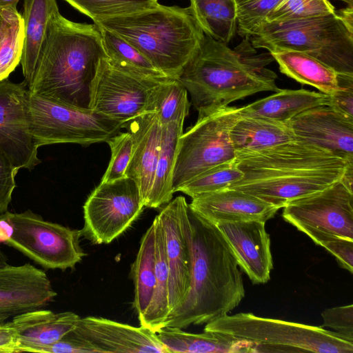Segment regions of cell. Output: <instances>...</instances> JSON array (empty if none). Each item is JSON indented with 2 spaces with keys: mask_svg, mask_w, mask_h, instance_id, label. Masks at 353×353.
Returning <instances> with one entry per match:
<instances>
[{
  "mask_svg": "<svg viewBox=\"0 0 353 353\" xmlns=\"http://www.w3.org/2000/svg\"><path fill=\"white\" fill-rule=\"evenodd\" d=\"M280 72L302 83L313 86L321 92L331 94L338 88L339 74L318 59L300 51L281 50L270 52Z\"/></svg>",
  "mask_w": 353,
  "mask_h": 353,
  "instance_id": "83f0119b",
  "label": "cell"
},
{
  "mask_svg": "<svg viewBox=\"0 0 353 353\" xmlns=\"http://www.w3.org/2000/svg\"><path fill=\"white\" fill-rule=\"evenodd\" d=\"M19 0H0V8H17Z\"/></svg>",
  "mask_w": 353,
  "mask_h": 353,
  "instance_id": "7dc6e473",
  "label": "cell"
},
{
  "mask_svg": "<svg viewBox=\"0 0 353 353\" xmlns=\"http://www.w3.org/2000/svg\"><path fill=\"white\" fill-rule=\"evenodd\" d=\"M8 263V257L1 250L0 247V268L6 265Z\"/></svg>",
  "mask_w": 353,
  "mask_h": 353,
  "instance_id": "c3c4849f",
  "label": "cell"
},
{
  "mask_svg": "<svg viewBox=\"0 0 353 353\" xmlns=\"http://www.w3.org/2000/svg\"><path fill=\"white\" fill-rule=\"evenodd\" d=\"M0 352H17L14 334L10 321L0 324Z\"/></svg>",
  "mask_w": 353,
  "mask_h": 353,
  "instance_id": "f6af8a7d",
  "label": "cell"
},
{
  "mask_svg": "<svg viewBox=\"0 0 353 353\" xmlns=\"http://www.w3.org/2000/svg\"><path fill=\"white\" fill-rule=\"evenodd\" d=\"M204 331L214 332L254 345L253 352L352 353L353 341L322 327L252 313L228 314L206 323Z\"/></svg>",
  "mask_w": 353,
  "mask_h": 353,
  "instance_id": "52a82bcc",
  "label": "cell"
},
{
  "mask_svg": "<svg viewBox=\"0 0 353 353\" xmlns=\"http://www.w3.org/2000/svg\"><path fill=\"white\" fill-rule=\"evenodd\" d=\"M23 38V20L17 9L0 8V81L20 63Z\"/></svg>",
  "mask_w": 353,
  "mask_h": 353,
  "instance_id": "1f68e13d",
  "label": "cell"
},
{
  "mask_svg": "<svg viewBox=\"0 0 353 353\" xmlns=\"http://www.w3.org/2000/svg\"><path fill=\"white\" fill-rule=\"evenodd\" d=\"M105 57L100 29L94 23L70 21L59 11L51 18L28 90L48 99L88 108L90 83Z\"/></svg>",
  "mask_w": 353,
  "mask_h": 353,
  "instance_id": "277c9868",
  "label": "cell"
},
{
  "mask_svg": "<svg viewBox=\"0 0 353 353\" xmlns=\"http://www.w3.org/2000/svg\"><path fill=\"white\" fill-rule=\"evenodd\" d=\"M242 177L243 173L234 161L224 163L196 176L179 187L176 192H183L192 198L203 193L227 188Z\"/></svg>",
  "mask_w": 353,
  "mask_h": 353,
  "instance_id": "d590c367",
  "label": "cell"
},
{
  "mask_svg": "<svg viewBox=\"0 0 353 353\" xmlns=\"http://www.w3.org/2000/svg\"><path fill=\"white\" fill-rule=\"evenodd\" d=\"M348 30L353 32V7L347 6L336 11Z\"/></svg>",
  "mask_w": 353,
  "mask_h": 353,
  "instance_id": "bcb514c9",
  "label": "cell"
},
{
  "mask_svg": "<svg viewBox=\"0 0 353 353\" xmlns=\"http://www.w3.org/2000/svg\"><path fill=\"white\" fill-rule=\"evenodd\" d=\"M31 133L38 148L56 143L88 145L106 141L125 123L111 119L89 108L70 105L27 91Z\"/></svg>",
  "mask_w": 353,
  "mask_h": 353,
  "instance_id": "9c48e42d",
  "label": "cell"
},
{
  "mask_svg": "<svg viewBox=\"0 0 353 353\" xmlns=\"http://www.w3.org/2000/svg\"><path fill=\"white\" fill-rule=\"evenodd\" d=\"M188 215L192 255L190 289L163 327L183 329L207 323L227 314L245 296L237 261L221 232L190 207Z\"/></svg>",
  "mask_w": 353,
  "mask_h": 353,
  "instance_id": "7a4b0ae2",
  "label": "cell"
},
{
  "mask_svg": "<svg viewBox=\"0 0 353 353\" xmlns=\"http://www.w3.org/2000/svg\"><path fill=\"white\" fill-rule=\"evenodd\" d=\"M327 97V105L353 117V74H339L338 88Z\"/></svg>",
  "mask_w": 353,
  "mask_h": 353,
  "instance_id": "b9f144b4",
  "label": "cell"
},
{
  "mask_svg": "<svg viewBox=\"0 0 353 353\" xmlns=\"http://www.w3.org/2000/svg\"><path fill=\"white\" fill-rule=\"evenodd\" d=\"M99 29L108 60L112 65L139 76L155 79L168 78L121 37L107 30Z\"/></svg>",
  "mask_w": 353,
  "mask_h": 353,
  "instance_id": "d6a6232c",
  "label": "cell"
},
{
  "mask_svg": "<svg viewBox=\"0 0 353 353\" xmlns=\"http://www.w3.org/2000/svg\"><path fill=\"white\" fill-rule=\"evenodd\" d=\"M144 207L139 188L132 179L100 182L83 205L81 236L93 244H108L132 225Z\"/></svg>",
  "mask_w": 353,
  "mask_h": 353,
  "instance_id": "4fadbf2b",
  "label": "cell"
},
{
  "mask_svg": "<svg viewBox=\"0 0 353 353\" xmlns=\"http://www.w3.org/2000/svg\"><path fill=\"white\" fill-rule=\"evenodd\" d=\"M321 316L324 327L332 328L344 339L353 341L352 304L327 309Z\"/></svg>",
  "mask_w": 353,
  "mask_h": 353,
  "instance_id": "ab89813d",
  "label": "cell"
},
{
  "mask_svg": "<svg viewBox=\"0 0 353 353\" xmlns=\"http://www.w3.org/2000/svg\"><path fill=\"white\" fill-rule=\"evenodd\" d=\"M249 40L254 48L304 52L341 74H353V32L334 13L281 22L263 21Z\"/></svg>",
  "mask_w": 353,
  "mask_h": 353,
  "instance_id": "8992f818",
  "label": "cell"
},
{
  "mask_svg": "<svg viewBox=\"0 0 353 353\" xmlns=\"http://www.w3.org/2000/svg\"><path fill=\"white\" fill-rule=\"evenodd\" d=\"M204 34L228 44L237 32L236 0H190Z\"/></svg>",
  "mask_w": 353,
  "mask_h": 353,
  "instance_id": "4dcf8cb0",
  "label": "cell"
},
{
  "mask_svg": "<svg viewBox=\"0 0 353 353\" xmlns=\"http://www.w3.org/2000/svg\"><path fill=\"white\" fill-rule=\"evenodd\" d=\"M283 0H236L237 32L249 39L256 28Z\"/></svg>",
  "mask_w": 353,
  "mask_h": 353,
  "instance_id": "74e56055",
  "label": "cell"
},
{
  "mask_svg": "<svg viewBox=\"0 0 353 353\" xmlns=\"http://www.w3.org/2000/svg\"><path fill=\"white\" fill-rule=\"evenodd\" d=\"M188 208L185 197L178 196L158 214L165 235L170 274L169 314L183 303L190 285L192 255Z\"/></svg>",
  "mask_w": 353,
  "mask_h": 353,
  "instance_id": "5bb4252c",
  "label": "cell"
},
{
  "mask_svg": "<svg viewBox=\"0 0 353 353\" xmlns=\"http://www.w3.org/2000/svg\"><path fill=\"white\" fill-rule=\"evenodd\" d=\"M241 108L225 106L198 110L196 123L183 133L173 173V190L201 173L234 161L236 151L230 130L240 117Z\"/></svg>",
  "mask_w": 353,
  "mask_h": 353,
  "instance_id": "30bf717a",
  "label": "cell"
},
{
  "mask_svg": "<svg viewBox=\"0 0 353 353\" xmlns=\"http://www.w3.org/2000/svg\"><path fill=\"white\" fill-rule=\"evenodd\" d=\"M339 1L345 2L349 7H353V0H339Z\"/></svg>",
  "mask_w": 353,
  "mask_h": 353,
  "instance_id": "681fc988",
  "label": "cell"
},
{
  "mask_svg": "<svg viewBox=\"0 0 353 353\" xmlns=\"http://www.w3.org/2000/svg\"><path fill=\"white\" fill-rule=\"evenodd\" d=\"M59 8L56 0H24V38L20 63L28 88L33 79L52 17Z\"/></svg>",
  "mask_w": 353,
  "mask_h": 353,
  "instance_id": "cb8c5ba5",
  "label": "cell"
},
{
  "mask_svg": "<svg viewBox=\"0 0 353 353\" xmlns=\"http://www.w3.org/2000/svg\"><path fill=\"white\" fill-rule=\"evenodd\" d=\"M188 205L214 225L249 221L266 222L279 210L254 195L230 188L198 194Z\"/></svg>",
  "mask_w": 353,
  "mask_h": 353,
  "instance_id": "ffe728a7",
  "label": "cell"
},
{
  "mask_svg": "<svg viewBox=\"0 0 353 353\" xmlns=\"http://www.w3.org/2000/svg\"><path fill=\"white\" fill-rule=\"evenodd\" d=\"M57 295L46 273L29 263L7 264L0 271V317L43 308Z\"/></svg>",
  "mask_w": 353,
  "mask_h": 353,
  "instance_id": "ac0fdd59",
  "label": "cell"
},
{
  "mask_svg": "<svg viewBox=\"0 0 353 353\" xmlns=\"http://www.w3.org/2000/svg\"><path fill=\"white\" fill-rule=\"evenodd\" d=\"M69 333L92 345L100 353H170L151 330L103 317H80Z\"/></svg>",
  "mask_w": 353,
  "mask_h": 353,
  "instance_id": "2e32d148",
  "label": "cell"
},
{
  "mask_svg": "<svg viewBox=\"0 0 353 353\" xmlns=\"http://www.w3.org/2000/svg\"><path fill=\"white\" fill-rule=\"evenodd\" d=\"M3 267H4V266H3ZM3 268V267L0 268V271H1V268Z\"/></svg>",
  "mask_w": 353,
  "mask_h": 353,
  "instance_id": "f907efd6",
  "label": "cell"
},
{
  "mask_svg": "<svg viewBox=\"0 0 353 353\" xmlns=\"http://www.w3.org/2000/svg\"><path fill=\"white\" fill-rule=\"evenodd\" d=\"M130 278L134 283V309L141 321L152 301L155 288V223L143 235L134 261L131 265Z\"/></svg>",
  "mask_w": 353,
  "mask_h": 353,
  "instance_id": "f1b7e54d",
  "label": "cell"
},
{
  "mask_svg": "<svg viewBox=\"0 0 353 353\" xmlns=\"http://www.w3.org/2000/svg\"><path fill=\"white\" fill-rule=\"evenodd\" d=\"M156 333L170 353L253 352L251 343L214 332L194 334L178 327H163Z\"/></svg>",
  "mask_w": 353,
  "mask_h": 353,
  "instance_id": "d4e9b609",
  "label": "cell"
},
{
  "mask_svg": "<svg viewBox=\"0 0 353 353\" xmlns=\"http://www.w3.org/2000/svg\"><path fill=\"white\" fill-rule=\"evenodd\" d=\"M353 175L294 200L283 208V218L316 244L331 236L353 241Z\"/></svg>",
  "mask_w": 353,
  "mask_h": 353,
  "instance_id": "8fae6325",
  "label": "cell"
},
{
  "mask_svg": "<svg viewBox=\"0 0 353 353\" xmlns=\"http://www.w3.org/2000/svg\"><path fill=\"white\" fill-rule=\"evenodd\" d=\"M80 316L72 312L55 313L43 308L14 316L10 321L17 352L45 353L75 326Z\"/></svg>",
  "mask_w": 353,
  "mask_h": 353,
  "instance_id": "7402d4cb",
  "label": "cell"
},
{
  "mask_svg": "<svg viewBox=\"0 0 353 353\" xmlns=\"http://www.w3.org/2000/svg\"><path fill=\"white\" fill-rule=\"evenodd\" d=\"M296 140L327 150L353 162V117L323 105L288 121Z\"/></svg>",
  "mask_w": 353,
  "mask_h": 353,
  "instance_id": "e0dca14e",
  "label": "cell"
},
{
  "mask_svg": "<svg viewBox=\"0 0 353 353\" xmlns=\"http://www.w3.org/2000/svg\"><path fill=\"white\" fill-rule=\"evenodd\" d=\"M80 230L46 221L30 210L0 214V240L46 269H73L85 252Z\"/></svg>",
  "mask_w": 353,
  "mask_h": 353,
  "instance_id": "ba28073f",
  "label": "cell"
},
{
  "mask_svg": "<svg viewBox=\"0 0 353 353\" xmlns=\"http://www.w3.org/2000/svg\"><path fill=\"white\" fill-rule=\"evenodd\" d=\"M155 223V288L150 304L139 321L140 325L156 332L161 328L169 314V268L162 224L158 215Z\"/></svg>",
  "mask_w": 353,
  "mask_h": 353,
  "instance_id": "f546056e",
  "label": "cell"
},
{
  "mask_svg": "<svg viewBox=\"0 0 353 353\" xmlns=\"http://www.w3.org/2000/svg\"><path fill=\"white\" fill-rule=\"evenodd\" d=\"M230 137L236 153L261 151L296 140L287 121L241 115L231 127Z\"/></svg>",
  "mask_w": 353,
  "mask_h": 353,
  "instance_id": "603a6c76",
  "label": "cell"
},
{
  "mask_svg": "<svg viewBox=\"0 0 353 353\" xmlns=\"http://www.w3.org/2000/svg\"><path fill=\"white\" fill-rule=\"evenodd\" d=\"M45 353H100L92 345L67 333L57 343L48 347Z\"/></svg>",
  "mask_w": 353,
  "mask_h": 353,
  "instance_id": "ee69618b",
  "label": "cell"
},
{
  "mask_svg": "<svg viewBox=\"0 0 353 353\" xmlns=\"http://www.w3.org/2000/svg\"><path fill=\"white\" fill-rule=\"evenodd\" d=\"M18 170L0 148V214L8 211L16 188L15 176Z\"/></svg>",
  "mask_w": 353,
  "mask_h": 353,
  "instance_id": "60d3db41",
  "label": "cell"
},
{
  "mask_svg": "<svg viewBox=\"0 0 353 353\" xmlns=\"http://www.w3.org/2000/svg\"><path fill=\"white\" fill-rule=\"evenodd\" d=\"M184 121H172L162 126L160 150L146 208H159L172 199L173 173Z\"/></svg>",
  "mask_w": 353,
  "mask_h": 353,
  "instance_id": "4316f807",
  "label": "cell"
},
{
  "mask_svg": "<svg viewBox=\"0 0 353 353\" xmlns=\"http://www.w3.org/2000/svg\"><path fill=\"white\" fill-rule=\"evenodd\" d=\"M190 106L188 91L179 80L168 78L159 84L154 96V110L162 126L185 120Z\"/></svg>",
  "mask_w": 353,
  "mask_h": 353,
  "instance_id": "836d02e7",
  "label": "cell"
},
{
  "mask_svg": "<svg viewBox=\"0 0 353 353\" xmlns=\"http://www.w3.org/2000/svg\"><path fill=\"white\" fill-rule=\"evenodd\" d=\"M80 12L99 20L125 16L159 5L158 0H64Z\"/></svg>",
  "mask_w": 353,
  "mask_h": 353,
  "instance_id": "e575fe53",
  "label": "cell"
},
{
  "mask_svg": "<svg viewBox=\"0 0 353 353\" xmlns=\"http://www.w3.org/2000/svg\"><path fill=\"white\" fill-rule=\"evenodd\" d=\"M265 222L221 223L217 228L231 248L239 266L254 284L265 283L273 268L270 237Z\"/></svg>",
  "mask_w": 353,
  "mask_h": 353,
  "instance_id": "d6986e66",
  "label": "cell"
},
{
  "mask_svg": "<svg viewBox=\"0 0 353 353\" xmlns=\"http://www.w3.org/2000/svg\"><path fill=\"white\" fill-rule=\"evenodd\" d=\"M106 143L111 150V158L101 182H110L125 176L133 148V139L128 131L118 132Z\"/></svg>",
  "mask_w": 353,
  "mask_h": 353,
  "instance_id": "f35d334b",
  "label": "cell"
},
{
  "mask_svg": "<svg viewBox=\"0 0 353 353\" xmlns=\"http://www.w3.org/2000/svg\"><path fill=\"white\" fill-rule=\"evenodd\" d=\"M335 11L328 0H283L265 21L281 22L317 17L333 14Z\"/></svg>",
  "mask_w": 353,
  "mask_h": 353,
  "instance_id": "8d00e7d4",
  "label": "cell"
},
{
  "mask_svg": "<svg viewBox=\"0 0 353 353\" xmlns=\"http://www.w3.org/2000/svg\"><path fill=\"white\" fill-rule=\"evenodd\" d=\"M166 79L129 73L112 65L108 57L103 58L90 83L88 108L127 123L141 114L154 112L156 90Z\"/></svg>",
  "mask_w": 353,
  "mask_h": 353,
  "instance_id": "7c38bea8",
  "label": "cell"
},
{
  "mask_svg": "<svg viewBox=\"0 0 353 353\" xmlns=\"http://www.w3.org/2000/svg\"><path fill=\"white\" fill-rule=\"evenodd\" d=\"M131 134L133 148L125 176L137 183L144 206L149 198L158 160L162 125L157 113L149 112L125 123Z\"/></svg>",
  "mask_w": 353,
  "mask_h": 353,
  "instance_id": "44dd1931",
  "label": "cell"
},
{
  "mask_svg": "<svg viewBox=\"0 0 353 353\" xmlns=\"http://www.w3.org/2000/svg\"><path fill=\"white\" fill-rule=\"evenodd\" d=\"M319 245L334 256L341 268L352 273L353 241L339 236H331L321 241Z\"/></svg>",
  "mask_w": 353,
  "mask_h": 353,
  "instance_id": "7bdbcfd3",
  "label": "cell"
},
{
  "mask_svg": "<svg viewBox=\"0 0 353 353\" xmlns=\"http://www.w3.org/2000/svg\"><path fill=\"white\" fill-rule=\"evenodd\" d=\"M274 58L258 54L249 39L234 49L204 34L179 81L197 110H212L261 92H277L276 74L267 68Z\"/></svg>",
  "mask_w": 353,
  "mask_h": 353,
  "instance_id": "3957f363",
  "label": "cell"
},
{
  "mask_svg": "<svg viewBox=\"0 0 353 353\" xmlns=\"http://www.w3.org/2000/svg\"><path fill=\"white\" fill-rule=\"evenodd\" d=\"M27 91L24 81H0V148L17 169L30 170L41 161L30 130Z\"/></svg>",
  "mask_w": 353,
  "mask_h": 353,
  "instance_id": "9a60e30c",
  "label": "cell"
},
{
  "mask_svg": "<svg viewBox=\"0 0 353 353\" xmlns=\"http://www.w3.org/2000/svg\"><path fill=\"white\" fill-rule=\"evenodd\" d=\"M327 94L305 89L279 90L276 93L241 107V116H254L286 122L299 113L327 105Z\"/></svg>",
  "mask_w": 353,
  "mask_h": 353,
  "instance_id": "484cf974",
  "label": "cell"
},
{
  "mask_svg": "<svg viewBox=\"0 0 353 353\" xmlns=\"http://www.w3.org/2000/svg\"><path fill=\"white\" fill-rule=\"evenodd\" d=\"M94 23L121 37L165 77L177 80L204 37L190 6L159 3L154 8Z\"/></svg>",
  "mask_w": 353,
  "mask_h": 353,
  "instance_id": "5b68a950",
  "label": "cell"
},
{
  "mask_svg": "<svg viewBox=\"0 0 353 353\" xmlns=\"http://www.w3.org/2000/svg\"><path fill=\"white\" fill-rule=\"evenodd\" d=\"M234 162L243 177L227 188L250 194L279 209L353 175V162L298 140L236 152Z\"/></svg>",
  "mask_w": 353,
  "mask_h": 353,
  "instance_id": "6da1fadb",
  "label": "cell"
}]
</instances>
